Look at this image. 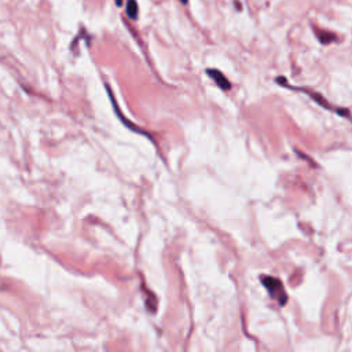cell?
I'll use <instances>...</instances> for the list:
<instances>
[{
	"label": "cell",
	"instance_id": "7a4b0ae2",
	"mask_svg": "<svg viewBox=\"0 0 352 352\" xmlns=\"http://www.w3.org/2000/svg\"><path fill=\"white\" fill-rule=\"evenodd\" d=\"M277 81H278L279 84H282L284 87H289V88H292V89H299V91H303V92H306L307 95H309L314 101H315L316 103H319L322 108H325V109H328V110H331V111H336L337 114H340V116H344V117H351L350 116V111H348V109H340V108H333L330 103H328L326 101H325V98H323L322 95H319V94H315V92H311V91H308V89H306V88H294V87H290L289 84H287V81L284 79V77H278L277 79Z\"/></svg>",
	"mask_w": 352,
	"mask_h": 352
},
{
	"label": "cell",
	"instance_id": "8992f818",
	"mask_svg": "<svg viewBox=\"0 0 352 352\" xmlns=\"http://www.w3.org/2000/svg\"><path fill=\"white\" fill-rule=\"evenodd\" d=\"M114 3H116V6H117V7H121V6H123V3H124V0H114Z\"/></svg>",
	"mask_w": 352,
	"mask_h": 352
},
{
	"label": "cell",
	"instance_id": "52a82bcc",
	"mask_svg": "<svg viewBox=\"0 0 352 352\" xmlns=\"http://www.w3.org/2000/svg\"><path fill=\"white\" fill-rule=\"evenodd\" d=\"M180 3H183V4H187L189 3V0H179Z\"/></svg>",
	"mask_w": 352,
	"mask_h": 352
},
{
	"label": "cell",
	"instance_id": "5b68a950",
	"mask_svg": "<svg viewBox=\"0 0 352 352\" xmlns=\"http://www.w3.org/2000/svg\"><path fill=\"white\" fill-rule=\"evenodd\" d=\"M318 35V39L321 40V43L322 44H328L330 43V42H333L336 37L333 36V35H330V33H325V32H318L316 33Z\"/></svg>",
	"mask_w": 352,
	"mask_h": 352
},
{
	"label": "cell",
	"instance_id": "277c9868",
	"mask_svg": "<svg viewBox=\"0 0 352 352\" xmlns=\"http://www.w3.org/2000/svg\"><path fill=\"white\" fill-rule=\"evenodd\" d=\"M138 3L136 0H127V15L131 18V20H136L138 18Z\"/></svg>",
	"mask_w": 352,
	"mask_h": 352
},
{
	"label": "cell",
	"instance_id": "6da1fadb",
	"mask_svg": "<svg viewBox=\"0 0 352 352\" xmlns=\"http://www.w3.org/2000/svg\"><path fill=\"white\" fill-rule=\"evenodd\" d=\"M262 284L264 287L267 289V292L270 293L274 300H277L279 303V306H285L286 301H287V294H286L285 289L282 282L278 278H272V277H262Z\"/></svg>",
	"mask_w": 352,
	"mask_h": 352
},
{
	"label": "cell",
	"instance_id": "3957f363",
	"mask_svg": "<svg viewBox=\"0 0 352 352\" xmlns=\"http://www.w3.org/2000/svg\"><path fill=\"white\" fill-rule=\"evenodd\" d=\"M206 73H208V76H209L221 89L228 91V89L231 88V83H230V81L226 79V76L221 73V72H219V70H216V69H208Z\"/></svg>",
	"mask_w": 352,
	"mask_h": 352
}]
</instances>
